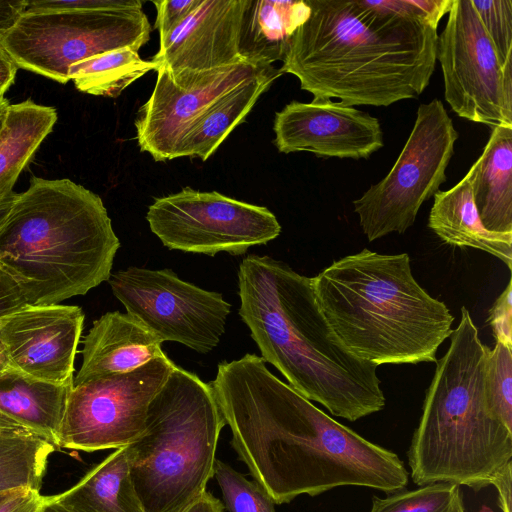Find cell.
Returning <instances> with one entry per match:
<instances>
[{
  "label": "cell",
  "instance_id": "obj_25",
  "mask_svg": "<svg viewBox=\"0 0 512 512\" xmlns=\"http://www.w3.org/2000/svg\"><path fill=\"white\" fill-rule=\"evenodd\" d=\"M54 107L27 99L10 104L0 129V200L13 194V187L43 140L57 122Z\"/></svg>",
  "mask_w": 512,
  "mask_h": 512
},
{
  "label": "cell",
  "instance_id": "obj_48",
  "mask_svg": "<svg viewBox=\"0 0 512 512\" xmlns=\"http://www.w3.org/2000/svg\"><path fill=\"white\" fill-rule=\"evenodd\" d=\"M8 494H9V493L0 495V500H2V499H3L6 495H8Z\"/></svg>",
  "mask_w": 512,
  "mask_h": 512
},
{
  "label": "cell",
  "instance_id": "obj_7",
  "mask_svg": "<svg viewBox=\"0 0 512 512\" xmlns=\"http://www.w3.org/2000/svg\"><path fill=\"white\" fill-rule=\"evenodd\" d=\"M225 425L210 384L176 366L149 406L143 434L129 445L145 512H180L206 491Z\"/></svg>",
  "mask_w": 512,
  "mask_h": 512
},
{
  "label": "cell",
  "instance_id": "obj_39",
  "mask_svg": "<svg viewBox=\"0 0 512 512\" xmlns=\"http://www.w3.org/2000/svg\"><path fill=\"white\" fill-rule=\"evenodd\" d=\"M427 20L438 27L441 18L450 11L453 0H412Z\"/></svg>",
  "mask_w": 512,
  "mask_h": 512
},
{
  "label": "cell",
  "instance_id": "obj_41",
  "mask_svg": "<svg viewBox=\"0 0 512 512\" xmlns=\"http://www.w3.org/2000/svg\"><path fill=\"white\" fill-rule=\"evenodd\" d=\"M180 512H224V505L210 492L205 491Z\"/></svg>",
  "mask_w": 512,
  "mask_h": 512
},
{
  "label": "cell",
  "instance_id": "obj_34",
  "mask_svg": "<svg viewBox=\"0 0 512 512\" xmlns=\"http://www.w3.org/2000/svg\"><path fill=\"white\" fill-rule=\"evenodd\" d=\"M157 16L155 28L160 40L171 33L200 3V0H161L152 1Z\"/></svg>",
  "mask_w": 512,
  "mask_h": 512
},
{
  "label": "cell",
  "instance_id": "obj_30",
  "mask_svg": "<svg viewBox=\"0 0 512 512\" xmlns=\"http://www.w3.org/2000/svg\"><path fill=\"white\" fill-rule=\"evenodd\" d=\"M457 489V485L442 482L403 489L385 498L374 497L370 512H449Z\"/></svg>",
  "mask_w": 512,
  "mask_h": 512
},
{
  "label": "cell",
  "instance_id": "obj_28",
  "mask_svg": "<svg viewBox=\"0 0 512 512\" xmlns=\"http://www.w3.org/2000/svg\"><path fill=\"white\" fill-rule=\"evenodd\" d=\"M485 387L491 411L512 430V348L501 342L488 348Z\"/></svg>",
  "mask_w": 512,
  "mask_h": 512
},
{
  "label": "cell",
  "instance_id": "obj_21",
  "mask_svg": "<svg viewBox=\"0 0 512 512\" xmlns=\"http://www.w3.org/2000/svg\"><path fill=\"white\" fill-rule=\"evenodd\" d=\"M433 197L428 227L437 237L448 245L487 252L512 269V233L491 232L483 226L466 175Z\"/></svg>",
  "mask_w": 512,
  "mask_h": 512
},
{
  "label": "cell",
  "instance_id": "obj_8",
  "mask_svg": "<svg viewBox=\"0 0 512 512\" xmlns=\"http://www.w3.org/2000/svg\"><path fill=\"white\" fill-rule=\"evenodd\" d=\"M150 33L142 10L24 12L0 45L18 68L65 84L71 65L114 49L139 51Z\"/></svg>",
  "mask_w": 512,
  "mask_h": 512
},
{
  "label": "cell",
  "instance_id": "obj_3",
  "mask_svg": "<svg viewBox=\"0 0 512 512\" xmlns=\"http://www.w3.org/2000/svg\"><path fill=\"white\" fill-rule=\"evenodd\" d=\"M238 289L242 321L261 357L289 386L349 421L385 407L378 366L339 343L317 304L312 278L283 261L251 254L239 265Z\"/></svg>",
  "mask_w": 512,
  "mask_h": 512
},
{
  "label": "cell",
  "instance_id": "obj_15",
  "mask_svg": "<svg viewBox=\"0 0 512 512\" xmlns=\"http://www.w3.org/2000/svg\"><path fill=\"white\" fill-rule=\"evenodd\" d=\"M85 315L76 305H29L0 318V348L9 367L38 380H74Z\"/></svg>",
  "mask_w": 512,
  "mask_h": 512
},
{
  "label": "cell",
  "instance_id": "obj_35",
  "mask_svg": "<svg viewBox=\"0 0 512 512\" xmlns=\"http://www.w3.org/2000/svg\"><path fill=\"white\" fill-rule=\"evenodd\" d=\"M47 497L32 489L15 490L0 500V512H42Z\"/></svg>",
  "mask_w": 512,
  "mask_h": 512
},
{
  "label": "cell",
  "instance_id": "obj_11",
  "mask_svg": "<svg viewBox=\"0 0 512 512\" xmlns=\"http://www.w3.org/2000/svg\"><path fill=\"white\" fill-rule=\"evenodd\" d=\"M451 109L472 122L512 127V62L502 65L471 0H453L436 61Z\"/></svg>",
  "mask_w": 512,
  "mask_h": 512
},
{
  "label": "cell",
  "instance_id": "obj_17",
  "mask_svg": "<svg viewBox=\"0 0 512 512\" xmlns=\"http://www.w3.org/2000/svg\"><path fill=\"white\" fill-rule=\"evenodd\" d=\"M248 0H200L165 38L152 61L171 70L207 71L244 62L239 55Z\"/></svg>",
  "mask_w": 512,
  "mask_h": 512
},
{
  "label": "cell",
  "instance_id": "obj_45",
  "mask_svg": "<svg viewBox=\"0 0 512 512\" xmlns=\"http://www.w3.org/2000/svg\"><path fill=\"white\" fill-rule=\"evenodd\" d=\"M42 512H70V511H68L65 508L59 506L58 504L52 502L48 496L47 503Z\"/></svg>",
  "mask_w": 512,
  "mask_h": 512
},
{
  "label": "cell",
  "instance_id": "obj_29",
  "mask_svg": "<svg viewBox=\"0 0 512 512\" xmlns=\"http://www.w3.org/2000/svg\"><path fill=\"white\" fill-rule=\"evenodd\" d=\"M214 476L229 512H276L269 494L257 482L246 479L230 465L216 459Z\"/></svg>",
  "mask_w": 512,
  "mask_h": 512
},
{
  "label": "cell",
  "instance_id": "obj_43",
  "mask_svg": "<svg viewBox=\"0 0 512 512\" xmlns=\"http://www.w3.org/2000/svg\"><path fill=\"white\" fill-rule=\"evenodd\" d=\"M449 512H465L460 489L455 492Z\"/></svg>",
  "mask_w": 512,
  "mask_h": 512
},
{
  "label": "cell",
  "instance_id": "obj_26",
  "mask_svg": "<svg viewBox=\"0 0 512 512\" xmlns=\"http://www.w3.org/2000/svg\"><path fill=\"white\" fill-rule=\"evenodd\" d=\"M155 62L143 60L131 47L110 50L83 59L68 69V79L84 93L118 97L129 85L152 70Z\"/></svg>",
  "mask_w": 512,
  "mask_h": 512
},
{
  "label": "cell",
  "instance_id": "obj_42",
  "mask_svg": "<svg viewBox=\"0 0 512 512\" xmlns=\"http://www.w3.org/2000/svg\"><path fill=\"white\" fill-rule=\"evenodd\" d=\"M15 193L11 194L10 196L0 200V224L4 221L5 217L7 216L15 198Z\"/></svg>",
  "mask_w": 512,
  "mask_h": 512
},
{
  "label": "cell",
  "instance_id": "obj_5",
  "mask_svg": "<svg viewBox=\"0 0 512 512\" xmlns=\"http://www.w3.org/2000/svg\"><path fill=\"white\" fill-rule=\"evenodd\" d=\"M312 287L343 348L376 366L436 363L452 333L453 315L418 284L407 253L363 249L333 261Z\"/></svg>",
  "mask_w": 512,
  "mask_h": 512
},
{
  "label": "cell",
  "instance_id": "obj_33",
  "mask_svg": "<svg viewBox=\"0 0 512 512\" xmlns=\"http://www.w3.org/2000/svg\"><path fill=\"white\" fill-rule=\"evenodd\" d=\"M487 322L496 342L512 348V282L508 281L489 310Z\"/></svg>",
  "mask_w": 512,
  "mask_h": 512
},
{
  "label": "cell",
  "instance_id": "obj_14",
  "mask_svg": "<svg viewBox=\"0 0 512 512\" xmlns=\"http://www.w3.org/2000/svg\"><path fill=\"white\" fill-rule=\"evenodd\" d=\"M265 67L246 62L207 71L159 67L154 89L134 123L140 150L157 162L178 158L182 141L201 117Z\"/></svg>",
  "mask_w": 512,
  "mask_h": 512
},
{
  "label": "cell",
  "instance_id": "obj_1",
  "mask_svg": "<svg viewBox=\"0 0 512 512\" xmlns=\"http://www.w3.org/2000/svg\"><path fill=\"white\" fill-rule=\"evenodd\" d=\"M256 354L221 362L209 382L238 457L275 504L341 486L391 494L408 484L394 452L337 422Z\"/></svg>",
  "mask_w": 512,
  "mask_h": 512
},
{
  "label": "cell",
  "instance_id": "obj_10",
  "mask_svg": "<svg viewBox=\"0 0 512 512\" xmlns=\"http://www.w3.org/2000/svg\"><path fill=\"white\" fill-rule=\"evenodd\" d=\"M175 367L165 354L135 370L73 385L58 447L94 452L134 443L145 430L152 400Z\"/></svg>",
  "mask_w": 512,
  "mask_h": 512
},
{
  "label": "cell",
  "instance_id": "obj_31",
  "mask_svg": "<svg viewBox=\"0 0 512 512\" xmlns=\"http://www.w3.org/2000/svg\"><path fill=\"white\" fill-rule=\"evenodd\" d=\"M502 65L512 62V0H471Z\"/></svg>",
  "mask_w": 512,
  "mask_h": 512
},
{
  "label": "cell",
  "instance_id": "obj_47",
  "mask_svg": "<svg viewBox=\"0 0 512 512\" xmlns=\"http://www.w3.org/2000/svg\"><path fill=\"white\" fill-rule=\"evenodd\" d=\"M8 366L6 358L2 352V349L0 348V372L4 370Z\"/></svg>",
  "mask_w": 512,
  "mask_h": 512
},
{
  "label": "cell",
  "instance_id": "obj_36",
  "mask_svg": "<svg viewBox=\"0 0 512 512\" xmlns=\"http://www.w3.org/2000/svg\"><path fill=\"white\" fill-rule=\"evenodd\" d=\"M27 304L15 283L0 270V318Z\"/></svg>",
  "mask_w": 512,
  "mask_h": 512
},
{
  "label": "cell",
  "instance_id": "obj_27",
  "mask_svg": "<svg viewBox=\"0 0 512 512\" xmlns=\"http://www.w3.org/2000/svg\"><path fill=\"white\" fill-rule=\"evenodd\" d=\"M55 449L20 426L0 429V495L19 489L40 491Z\"/></svg>",
  "mask_w": 512,
  "mask_h": 512
},
{
  "label": "cell",
  "instance_id": "obj_16",
  "mask_svg": "<svg viewBox=\"0 0 512 512\" xmlns=\"http://www.w3.org/2000/svg\"><path fill=\"white\" fill-rule=\"evenodd\" d=\"M274 143L281 153L368 159L384 146L377 118L332 99L292 101L276 112Z\"/></svg>",
  "mask_w": 512,
  "mask_h": 512
},
{
  "label": "cell",
  "instance_id": "obj_38",
  "mask_svg": "<svg viewBox=\"0 0 512 512\" xmlns=\"http://www.w3.org/2000/svg\"><path fill=\"white\" fill-rule=\"evenodd\" d=\"M27 0H0V38L24 13Z\"/></svg>",
  "mask_w": 512,
  "mask_h": 512
},
{
  "label": "cell",
  "instance_id": "obj_20",
  "mask_svg": "<svg viewBox=\"0 0 512 512\" xmlns=\"http://www.w3.org/2000/svg\"><path fill=\"white\" fill-rule=\"evenodd\" d=\"M466 176L483 226L491 232L512 233V127L492 128Z\"/></svg>",
  "mask_w": 512,
  "mask_h": 512
},
{
  "label": "cell",
  "instance_id": "obj_40",
  "mask_svg": "<svg viewBox=\"0 0 512 512\" xmlns=\"http://www.w3.org/2000/svg\"><path fill=\"white\" fill-rule=\"evenodd\" d=\"M19 68L0 45V99L14 83Z\"/></svg>",
  "mask_w": 512,
  "mask_h": 512
},
{
  "label": "cell",
  "instance_id": "obj_24",
  "mask_svg": "<svg viewBox=\"0 0 512 512\" xmlns=\"http://www.w3.org/2000/svg\"><path fill=\"white\" fill-rule=\"evenodd\" d=\"M282 74L280 69L267 66L219 100L189 130L181 143L178 158L198 157L206 161Z\"/></svg>",
  "mask_w": 512,
  "mask_h": 512
},
{
  "label": "cell",
  "instance_id": "obj_2",
  "mask_svg": "<svg viewBox=\"0 0 512 512\" xmlns=\"http://www.w3.org/2000/svg\"><path fill=\"white\" fill-rule=\"evenodd\" d=\"M280 71L313 99L390 106L416 99L435 70L437 27L412 0H308Z\"/></svg>",
  "mask_w": 512,
  "mask_h": 512
},
{
  "label": "cell",
  "instance_id": "obj_4",
  "mask_svg": "<svg viewBox=\"0 0 512 512\" xmlns=\"http://www.w3.org/2000/svg\"><path fill=\"white\" fill-rule=\"evenodd\" d=\"M120 247L96 193L33 176L0 224V270L29 305L85 295L111 276Z\"/></svg>",
  "mask_w": 512,
  "mask_h": 512
},
{
  "label": "cell",
  "instance_id": "obj_23",
  "mask_svg": "<svg viewBox=\"0 0 512 512\" xmlns=\"http://www.w3.org/2000/svg\"><path fill=\"white\" fill-rule=\"evenodd\" d=\"M49 498L70 512H145L131 476L129 446L116 449L71 488Z\"/></svg>",
  "mask_w": 512,
  "mask_h": 512
},
{
  "label": "cell",
  "instance_id": "obj_22",
  "mask_svg": "<svg viewBox=\"0 0 512 512\" xmlns=\"http://www.w3.org/2000/svg\"><path fill=\"white\" fill-rule=\"evenodd\" d=\"M307 1L248 0L239 37V55L253 66L282 61L289 39L308 19Z\"/></svg>",
  "mask_w": 512,
  "mask_h": 512
},
{
  "label": "cell",
  "instance_id": "obj_44",
  "mask_svg": "<svg viewBox=\"0 0 512 512\" xmlns=\"http://www.w3.org/2000/svg\"><path fill=\"white\" fill-rule=\"evenodd\" d=\"M10 102L6 98L0 99V129L2 128Z\"/></svg>",
  "mask_w": 512,
  "mask_h": 512
},
{
  "label": "cell",
  "instance_id": "obj_9",
  "mask_svg": "<svg viewBox=\"0 0 512 512\" xmlns=\"http://www.w3.org/2000/svg\"><path fill=\"white\" fill-rule=\"evenodd\" d=\"M458 132L439 99L421 104L414 126L391 170L353 201L368 241L404 233L422 204L446 181Z\"/></svg>",
  "mask_w": 512,
  "mask_h": 512
},
{
  "label": "cell",
  "instance_id": "obj_46",
  "mask_svg": "<svg viewBox=\"0 0 512 512\" xmlns=\"http://www.w3.org/2000/svg\"><path fill=\"white\" fill-rule=\"evenodd\" d=\"M18 426L12 420L0 414V429Z\"/></svg>",
  "mask_w": 512,
  "mask_h": 512
},
{
  "label": "cell",
  "instance_id": "obj_6",
  "mask_svg": "<svg viewBox=\"0 0 512 512\" xmlns=\"http://www.w3.org/2000/svg\"><path fill=\"white\" fill-rule=\"evenodd\" d=\"M487 351L462 306L449 348L436 361L408 451L416 485L442 482L481 489L511 462L512 430L493 414L486 395Z\"/></svg>",
  "mask_w": 512,
  "mask_h": 512
},
{
  "label": "cell",
  "instance_id": "obj_18",
  "mask_svg": "<svg viewBox=\"0 0 512 512\" xmlns=\"http://www.w3.org/2000/svg\"><path fill=\"white\" fill-rule=\"evenodd\" d=\"M162 341L129 313L107 312L93 322L83 341L82 365L73 385L135 370L165 355Z\"/></svg>",
  "mask_w": 512,
  "mask_h": 512
},
{
  "label": "cell",
  "instance_id": "obj_12",
  "mask_svg": "<svg viewBox=\"0 0 512 512\" xmlns=\"http://www.w3.org/2000/svg\"><path fill=\"white\" fill-rule=\"evenodd\" d=\"M146 220L167 248L209 256L242 255L281 233L280 223L267 207L191 187L156 198Z\"/></svg>",
  "mask_w": 512,
  "mask_h": 512
},
{
  "label": "cell",
  "instance_id": "obj_37",
  "mask_svg": "<svg viewBox=\"0 0 512 512\" xmlns=\"http://www.w3.org/2000/svg\"><path fill=\"white\" fill-rule=\"evenodd\" d=\"M512 463H508L492 478L490 485L498 490L500 506L503 512H511Z\"/></svg>",
  "mask_w": 512,
  "mask_h": 512
},
{
  "label": "cell",
  "instance_id": "obj_19",
  "mask_svg": "<svg viewBox=\"0 0 512 512\" xmlns=\"http://www.w3.org/2000/svg\"><path fill=\"white\" fill-rule=\"evenodd\" d=\"M72 387L73 382H46L7 366L0 372V414L57 448Z\"/></svg>",
  "mask_w": 512,
  "mask_h": 512
},
{
  "label": "cell",
  "instance_id": "obj_13",
  "mask_svg": "<svg viewBox=\"0 0 512 512\" xmlns=\"http://www.w3.org/2000/svg\"><path fill=\"white\" fill-rule=\"evenodd\" d=\"M108 283L126 312L163 342L206 354L220 343L231 305L221 293L202 289L171 269L128 267Z\"/></svg>",
  "mask_w": 512,
  "mask_h": 512
},
{
  "label": "cell",
  "instance_id": "obj_32",
  "mask_svg": "<svg viewBox=\"0 0 512 512\" xmlns=\"http://www.w3.org/2000/svg\"><path fill=\"white\" fill-rule=\"evenodd\" d=\"M141 0H31L24 12L64 10H142Z\"/></svg>",
  "mask_w": 512,
  "mask_h": 512
}]
</instances>
